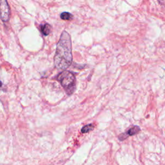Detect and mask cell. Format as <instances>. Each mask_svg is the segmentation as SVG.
<instances>
[{"label": "cell", "mask_w": 165, "mask_h": 165, "mask_svg": "<svg viewBox=\"0 0 165 165\" xmlns=\"http://www.w3.org/2000/svg\"><path fill=\"white\" fill-rule=\"evenodd\" d=\"M72 61V41L70 36L63 31L57 45L54 56V65L59 70H66Z\"/></svg>", "instance_id": "6da1fadb"}, {"label": "cell", "mask_w": 165, "mask_h": 165, "mask_svg": "<svg viewBox=\"0 0 165 165\" xmlns=\"http://www.w3.org/2000/svg\"><path fill=\"white\" fill-rule=\"evenodd\" d=\"M57 80L68 95H71L75 91L76 79L72 72L67 70L63 71L58 76Z\"/></svg>", "instance_id": "7a4b0ae2"}, {"label": "cell", "mask_w": 165, "mask_h": 165, "mask_svg": "<svg viewBox=\"0 0 165 165\" xmlns=\"http://www.w3.org/2000/svg\"><path fill=\"white\" fill-rule=\"evenodd\" d=\"M10 11L7 0H0V19L3 22L9 20Z\"/></svg>", "instance_id": "3957f363"}, {"label": "cell", "mask_w": 165, "mask_h": 165, "mask_svg": "<svg viewBox=\"0 0 165 165\" xmlns=\"http://www.w3.org/2000/svg\"><path fill=\"white\" fill-rule=\"evenodd\" d=\"M141 131V129L138 126H134L132 127L131 129H130L129 130L126 132V134H125V135H126V136H134L136 134H137V133H139Z\"/></svg>", "instance_id": "277c9868"}, {"label": "cell", "mask_w": 165, "mask_h": 165, "mask_svg": "<svg viewBox=\"0 0 165 165\" xmlns=\"http://www.w3.org/2000/svg\"><path fill=\"white\" fill-rule=\"evenodd\" d=\"M52 26L48 23H45L41 26V32L44 36H48L51 32Z\"/></svg>", "instance_id": "5b68a950"}, {"label": "cell", "mask_w": 165, "mask_h": 165, "mask_svg": "<svg viewBox=\"0 0 165 165\" xmlns=\"http://www.w3.org/2000/svg\"><path fill=\"white\" fill-rule=\"evenodd\" d=\"M94 125L93 124H89L87 125H85L83 126L81 129V133L83 134H86V133H88L92 130L94 129Z\"/></svg>", "instance_id": "8992f818"}, {"label": "cell", "mask_w": 165, "mask_h": 165, "mask_svg": "<svg viewBox=\"0 0 165 165\" xmlns=\"http://www.w3.org/2000/svg\"><path fill=\"white\" fill-rule=\"evenodd\" d=\"M61 18L63 20H68L72 18V15L71 14H70L69 12H63L61 14Z\"/></svg>", "instance_id": "52a82bcc"}, {"label": "cell", "mask_w": 165, "mask_h": 165, "mask_svg": "<svg viewBox=\"0 0 165 165\" xmlns=\"http://www.w3.org/2000/svg\"><path fill=\"white\" fill-rule=\"evenodd\" d=\"M2 81H0V87L2 86Z\"/></svg>", "instance_id": "ba28073f"}]
</instances>
